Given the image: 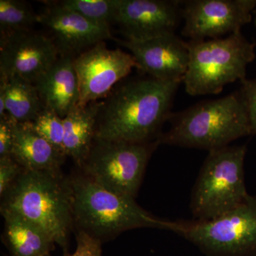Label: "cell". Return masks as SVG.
Wrapping results in <instances>:
<instances>
[{
  "instance_id": "obj_8",
  "label": "cell",
  "mask_w": 256,
  "mask_h": 256,
  "mask_svg": "<svg viewBox=\"0 0 256 256\" xmlns=\"http://www.w3.org/2000/svg\"><path fill=\"white\" fill-rule=\"evenodd\" d=\"M159 140L130 142L96 138L82 168L98 184L136 198L146 164Z\"/></svg>"
},
{
  "instance_id": "obj_17",
  "label": "cell",
  "mask_w": 256,
  "mask_h": 256,
  "mask_svg": "<svg viewBox=\"0 0 256 256\" xmlns=\"http://www.w3.org/2000/svg\"><path fill=\"white\" fill-rule=\"evenodd\" d=\"M101 100L84 106H77L63 119L64 149L82 168L86 160L96 138V128Z\"/></svg>"
},
{
  "instance_id": "obj_20",
  "label": "cell",
  "mask_w": 256,
  "mask_h": 256,
  "mask_svg": "<svg viewBox=\"0 0 256 256\" xmlns=\"http://www.w3.org/2000/svg\"><path fill=\"white\" fill-rule=\"evenodd\" d=\"M37 16L26 2L0 0V37L32 30Z\"/></svg>"
},
{
  "instance_id": "obj_1",
  "label": "cell",
  "mask_w": 256,
  "mask_h": 256,
  "mask_svg": "<svg viewBox=\"0 0 256 256\" xmlns=\"http://www.w3.org/2000/svg\"><path fill=\"white\" fill-rule=\"evenodd\" d=\"M181 82L150 76L119 82L101 100L96 138L139 143L159 140Z\"/></svg>"
},
{
  "instance_id": "obj_21",
  "label": "cell",
  "mask_w": 256,
  "mask_h": 256,
  "mask_svg": "<svg viewBox=\"0 0 256 256\" xmlns=\"http://www.w3.org/2000/svg\"><path fill=\"white\" fill-rule=\"evenodd\" d=\"M54 4L82 15L92 22L110 28L114 23L118 0H60Z\"/></svg>"
},
{
  "instance_id": "obj_9",
  "label": "cell",
  "mask_w": 256,
  "mask_h": 256,
  "mask_svg": "<svg viewBox=\"0 0 256 256\" xmlns=\"http://www.w3.org/2000/svg\"><path fill=\"white\" fill-rule=\"evenodd\" d=\"M78 76L80 100L78 106L102 100L137 67L130 53L111 50L100 42L74 58Z\"/></svg>"
},
{
  "instance_id": "obj_13",
  "label": "cell",
  "mask_w": 256,
  "mask_h": 256,
  "mask_svg": "<svg viewBox=\"0 0 256 256\" xmlns=\"http://www.w3.org/2000/svg\"><path fill=\"white\" fill-rule=\"evenodd\" d=\"M130 50L138 70L148 76L164 82H183L188 70L190 52L188 42L174 34L144 40H116Z\"/></svg>"
},
{
  "instance_id": "obj_14",
  "label": "cell",
  "mask_w": 256,
  "mask_h": 256,
  "mask_svg": "<svg viewBox=\"0 0 256 256\" xmlns=\"http://www.w3.org/2000/svg\"><path fill=\"white\" fill-rule=\"evenodd\" d=\"M180 2L118 0L114 23L130 41H144L175 33Z\"/></svg>"
},
{
  "instance_id": "obj_25",
  "label": "cell",
  "mask_w": 256,
  "mask_h": 256,
  "mask_svg": "<svg viewBox=\"0 0 256 256\" xmlns=\"http://www.w3.org/2000/svg\"><path fill=\"white\" fill-rule=\"evenodd\" d=\"M76 248L72 254L66 252L64 256H102V242L85 232L78 230L76 235Z\"/></svg>"
},
{
  "instance_id": "obj_12",
  "label": "cell",
  "mask_w": 256,
  "mask_h": 256,
  "mask_svg": "<svg viewBox=\"0 0 256 256\" xmlns=\"http://www.w3.org/2000/svg\"><path fill=\"white\" fill-rule=\"evenodd\" d=\"M46 5L37 16V23L50 32L58 55L76 58L100 42L112 38L110 28L89 21L82 15L54 4Z\"/></svg>"
},
{
  "instance_id": "obj_7",
  "label": "cell",
  "mask_w": 256,
  "mask_h": 256,
  "mask_svg": "<svg viewBox=\"0 0 256 256\" xmlns=\"http://www.w3.org/2000/svg\"><path fill=\"white\" fill-rule=\"evenodd\" d=\"M172 232L206 256H256V196L214 220L174 222Z\"/></svg>"
},
{
  "instance_id": "obj_10",
  "label": "cell",
  "mask_w": 256,
  "mask_h": 256,
  "mask_svg": "<svg viewBox=\"0 0 256 256\" xmlns=\"http://www.w3.org/2000/svg\"><path fill=\"white\" fill-rule=\"evenodd\" d=\"M256 0H192L182 10V34L191 40L222 38L250 22Z\"/></svg>"
},
{
  "instance_id": "obj_24",
  "label": "cell",
  "mask_w": 256,
  "mask_h": 256,
  "mask_svg": "<svg viewBox=\"0 0 256 256\" xmlns=\"http://www.w3.org/2000/svg\"><path fill=\"white\" fill-rule=\"evenodd\" d=\"M240 94L246 107L250 134H256V80H245L242 82Z\"/></svg>"
},
{
  "instance_id": "obj_6",
  "label": "cell",
  "mask_w": 256,
  "mask_h": 256,
  "mask_svg": "<svg viewBox=\"0 0 256 256\" xmlns=\"http://www.w3.org/2000/svg\"><path fill=\"white\" fill-rule=\"evenodd\" d=\"M246 153L245 146L210 151L192 190L190 208L194 220H214L246 200Z\"/></svg>"
},
{
  "instance_id": "obj_4",
  "label": "cell",
  "mask_w": 256,
  "mask_h": 256,
  "mask_svg": "<svg viewBox=\"0 0 256 256\" xmlns=\"http://www.w3.org/2000/svg\"><path fill=\"white\" fill-rule=\"evenodd\" d=\"M169 120L171 126L160 136V144L210 152L250 134L246 107L240 92L172 114Z\"/></svg>"
},
{
  "instance_id": "obj_26",
  "label": "cell",
  "mask_w": 256,
  "mask_h": 256,
  "mask_svg": "<svg viewBox=\"0 0 256 256\" xmlns=\"http://www.w3.org/2000/svg\"><path fill=\"white\" fill-rule=\"evenodd\" d=\"M13 122L10 118L0 119V158L12 154Z\"/></svg>"
},
{
  "instance_id": "obj_11",
  "label": "cell",
  "mask_w": 256,
  "mask_h": 256,
  "mask_svg": "<svg viewBox=\"0 0 256 256\" xmlns=\"http://www.w3.org/2000/svg\"><path fill=\"white\" fill-rule=\"evenodd\" d=\"M50 38L32 30L0 37V76L35 84L58 60Z\"/></svg>"
},
{
  "instance_id": "obj_16",
  "label": "cell",
  "mask_w": 256,
  "mask_h": 256,
  "mask_svg": "<svg viewBox=\"0 0 256 256\" xmlns=\"http://www.w3.org/2000/svg\"><path fill=\"white\" fill-rule=\"evenodd\" d=\"M12 154L26 170L36 171L60 170L66 156L35 132L28 124L13 122Z\"/></svg>"
},
{
  "instance_id": "obj_22",
  "label": "cell",
  "mask_w": 256,
  "mask_h": 256,
  "mask_svg": "<svg viewBox=\"0 0 256 256\" xmlns=\"http://www.w3.org/2000/svg\"><path fill=\"white\" fill-rule=\"evenodd\" d=\"M26 124L50 142L56 150L66 156L64 120L55 111L44 108L36 118Z\"/></svg>"
},
{
  "instance_id": "obj_23",
  "label": "cell",
  "mask_w": 256,
  "mask_h": 256,
  "mask_svg": "<svg viewBox=\"0 0 256 256\" xmlns=\"http://www.w3.org/2000/svg\"><path fill=\"white\" fill-rule=\"evenodd\" d=\"M24 169L12 156L0 158V195L2 198L12 186Z\"/></svg>"
},
{
  "instance_id": "obj_18",
  "label": "cell",
  "mask_w": 256,
  "mask_h": 256,
  "mask_svg": "<svg viewBox=\"0 0 256 256\" xmlns=\"http://www.w3.org/2000/svg\"><path fill=\"white\" fill-rule=\"evenodd\" d=\"M4 218V239L11 256L48 255L55 242L41 228L16 214L1 210Z\"/></svg>"
},
{
  "instance_id": "obj_28",
  "label": "cell",
  "mask_w": 256,
  "mask_h": 256,
  "mask_svg": "<svg viewBox=\"0 0 256 256\" xmlns=\"http://www.w3.org/2000/svg\"><path fill=\"white\" fill-rule=\"evenodd\" d=\"M44 256H50V254H48V255Z\"/></svg>"
},
{
  "instance_id": "obj_15",
  "label": "cell",
  "mask_w": 256,
  "mask_h": 256,
  "mask_svg": "<svg viewBox=\"0 0 256 256\" xmlns=\"http://www.w3.org/2000/svg\"><path fill=\"white\" fill-rule=\"evenodd\" d=\"M34 85L44 107L55 111L62 118L78 106V78L72 57H58Z\"/></svg>"
},
{
  "instance_id": "obj_2",
  "label": "cell",
  "mask_w": 256,
  "mask_h": 256,
  "mask_svg": "<svg viewBox=\"0 0 256 256\" xmlns=\"http://www.w3.org/2000/svg\"><path fill=\"white\" fill-rule=\"evenodd\" d=\"M74 223L101 242L126 230L152 228L172 230L174 222L161 220L138 204L134 198L98 184L86 175L69 180Z\"/></svg>"
},
{
  "instance_id": "obj_19",
  "label": "cell",
  "mask_w": 256,
  "mask_h": 256,
  "mask_svg": "<svg viewBox=\"0 0 256 256\" xmlns=\"http://www.w3.org/2000/svg\"><path fill=\"white\" fill-rule=\"evenodd\" d=\"M0 100L10 118L18 124L33 121L44 109L36 86L18 77L0 76Z\"/></svg>"
},
{
  "instance_id": "obj_27",
  "label": "cell",
  "mask_w": 256,
  "mask_h": 256,
  "mask_svg": "<svg viewBox=\"0 0 256 256\" xmlns=\"http://www.w3.org/2000/svg\"><path fill=\"white\" fill-rule=\"evenodd\" d=\"M255 23H256V18H255Z\"/></svg>"
},
{
  "instance_id": "obj_5",
  "label": "cell",
  "mask_w": 256,
  "mask_h": 256,
  "mask_svg": "<svg viewBox=\"0 0 256 256\" xmlns=\"http://www.w3.org/2000/svg\"><path fill=\"white\" fill-rule=\"evenodd\" d=\"M190 60L183 79L191 96L216 94L227 84L245 80L248 65L255 58V44L242 31L225 38L188 42Z\"/></svg>"
},
{
  "instance_id": "obj_3",
  "label": "cell",
  "mask_w": 256,
  "mask_h": 256,
  "mask_svg": "<svg viewBox=\"0 0 256 256\" xmlns=\"http://www.w3.org/2000/svg\"><path fill=\"white\" fill-rule=\"evenodd\" d=\"M1 210L16 214L41 228L67 252L74 224L70 184L56 171L24 169L2 197Z\"/></svg>"
}]
</instances>
